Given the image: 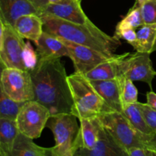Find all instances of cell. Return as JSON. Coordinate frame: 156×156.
Masks as SVG:
<instances>
[{"mask_svg": "<svg viewBox=\"0 0 156 156\" xmlns=\"http://www.w3.org/2000/svg\"><path fill=\"white\" fill-rule=\"evenodd\" d=\"M68 82L73 101L72 114L79 120L94 118L104 111H112L83 75L74 73L68 76Z\"/></svg>", "mask_w": 156, "mask_h": 156, "instance_id": "3", "label": "cell"}, {"mask_svg": "<svg viewBox=\"0 0 156 156\" xmlns=\"http://www.w3.org/2000/svg\"><path fill=\"white\" fill-rule=\"evenodd\" d=\"M98 119V118H97ZM75 156H129L126 149L119 144L101 125L99 139L92 149H79Z\"/></svg>", "mask_w": 156, "mask_h": 156, "instance_id": "12", "label": "cell"}, {"mask_svg": "<svg viewBox=\"0 0 156 156\" xmlns=\"http://www.w3.org/2000/svg\"><path fill=\"white\" fill-rule=\"evenodd\" d=\"M139 107L143 113L146 123L149 127L156 134V111L151 108L146 103L138 102Z\"/></svg>", "mask_w": 156, "mask_h": 156, "instance_id": "28", "label": "cell"}, {"mask_svg": "<svg viewBox=\"0 0 156 156\" xmlns=\"http://www.w3.org/2000/svg\"><path fill=\"white\" fill-rule=\"evenodd\" d=\"M50 117V111L37 101L25 102L16 119L19 132L32 140L39 138Z\"/></svg>", "mask_w": 156, "mask_h": 156, "instance_id": "8", "label": "cell"}, {"mask_svg": "<svg viewBox=\"0 0 156 156\" xmlns=\"http://www.w3.org/2000/svg\"><path fill=\"white\" fill-rule=\"evenodd\" d=\"M13 27L23 38L36 43L44 32V21L39 15L30 14L18 18Z\"/></svg>", "mask_w": 156, "mask_h": 156, "instance_id": "17", "label": "cell"}, {"mask_svg": "<svg viewBox=\"0 0 156 156\" xmlns=\"http://www.w3.org/2000/svg\"><path fill=\"white\" fill-rule=\"evenodd\" d=\"M146 98H147V104L151 108L156 111V94L154 91H151L147 92L146 94Z\"/></svg>", "mask_w": 156, "mask_h": 156, "instance_id": "32", "label": "cell"}, {"mask_svg": "<svg viewBox=\"0 0 156 156\" xmlns=\"http://www.w3.org/2000/svg\"><path fill=\"white\" fill-rule=\"evenodd\" d=\"M115 37H117L119 40H123V41H126L128 44L132 45L136 40V29L125 30L119 34Z\"/></svg>", "mask_w": 156, "mask_h": 156, "instance_id": "29", "label": "cell"}, {"mask_svg": "<svg viewBox=\"0 0 156 156\" xmlns=\"http://www.w3.org/2000/svg\"><path fill=\"white\" fill-rule=\"evenodd\" d=\"M23 61L27 71L30 72L37 65L39 62V56L37 52H35L30 42H27L23 53Z\"/></svg>", "mask_w": 156, "mask_h": 156, "instance_id": "27", "label": "cell"}, {"mask_svg": "<svg viewBox=\"0 0 156 156\" xmlns=\"http://www.w3.org/2000/svg\"><path fill=\"white\" fill-rule=\"evenodd\" d=\"M150 146H151V147L153 148V149H155L156 150V139L155 140H154V141H152V143H151Z\"/></svg>", "mask_w": 156, "mask_h": 156, "instance_id": "34", "label": "cell"}, {"mask_svg": "<svg viewBox=\"0 0 156 156\" xmlns=\"http://www.w3.org/2000/svg\"><path fill=\"white\" fill-rule=\"evenodd\" d=\"M44 156H53L50 151V148H45V152H44Z\"/></svg>", "mask_w": 156, "mask_h": 156, "instance_id": "33", "label": "cell"}, {"mask_svg": "<svg viewBox=\"0 0 156 156\" xmlns=\"http://www.w3.org/2000/svg\"><path fill=\"white\" fill-rule=\"evenodd\" d=\"M40 16L53 17L82 24L92 22L82 10L81 0H62L50 3Z\"/></svg>", "mask_w": 156, "mask_h": 156, "instance_id": "11", "label": "cell"}, {"mask_svg": "<svg viewBox=\"0 0 156 156\" xmlns=\"http://www.w3.org/2000/svg\"><path fill=\"white\" fill-rule=\"evenodd\" d=\"M0 61L2 69L15 68L26 70L23 53L26 43L10 24L0 20ZM27 71V70H26Z\"/></svg>", "mask_w": 156, "mask_h": 156, "instance_id": "6", "label": "cell"}, {"mask_svg": "<svg viewBox=\"0 0 156 156\" xmlns=\"http://www.w3.org/2000/svg\"><path fill=\"white\" fill-rule=\"evenodd\" d=\"M44 21V30L66 41L87 46L109 56L116 54L121 45L120 40L107 34L93 22L77 24L60 18L41 16Z\"/></svg>", "mask_w": 156, "mask_h": 156, "instance_id": "2", "label": "cell"}, {"mask_svg": "<svg viewBox=\"0 0 156 156\" xmlns=\"http://www.w3.org/2000/svg\"><path fill=\"white\" fill-rule=\"evenodd\" d=\"M131 46L136 51L151 54L156 50V24H144L136 30V40Z\"/></svg>", "mask_w": 156, "mask_h": 156, "instance_id": "20", "label": "cell"}, {"mask_svg": "<svg viewBox=\"0 0 156 156\" xmlns=\"http://www.w3.org/2000/svg\"><path fill=\"white\" fill-rule=\"evenodd\" d=\"M30 73L35 101L45 106L51 116L72 114L73 97L66 68L60 59L39 60Z\"/></svg>", "mask_w": 156, "mask_h": 156, "instance_id": "1", "label": "cell"}, {"mask_svg": "<svg viewBox=\"0 0 156 156\" xmlns=\"http://www.w3.org/2000/svg\"><path fill=\"white\" fill-rule=\"evenodd\" d=\"M62 1V0H49V2H50V3H56V2H60ZM82 1V0H81Z\"/></svg>", "mask_w": 156, "mask_h": 156, "instance_id": "35", "label": "cell"}, {"mask_svg": "<svg viewBox=\"0 0 156 156\" xmlns=\"http://www.w3.org/2000/svg\"><path fill=\"white\" fill-rule=\"evenodd\" d=\"M79 133L76 142V151L79 149H92L99 139L101 124L97 117L79 120Z\"/></svg>", "mask_w": 156, "mask_h": 156, "instance_id": "16", "label": "cell"}, {"mask_svg": "<svg viewBox=\"0 0 156 156\" xmlns=\"http://www.w3.org/2000/svg\"><path fill=\"white\" fill-rule=\"evenodd\" d=\"M138 102L132 105H124L123 107L122 113L137 130L148 136L156 138V134L151 129L148 123H146L144 116L139 107Z\"/></svg>", "mask_w": 156, "mask_h": 156, "instance_id": "21", "label": "cell"}, {"mask_svg": "<svg viewBox=\"0 0 156 156\" xmlns=\"http://www.w3.org/2000/svg\"><path fill=\"white\" fill-rule=\"evenodd\" d=\"M39 60H50L68 56L69 50L61 39L50 33L44 31L35 43Z\"/></svg>", "mask_w": 156, "mask_h": 156, "instance_id": "13", "label": "cell"}, {"mask_svg": "<svg viewBox=\"0 0 156 156\" xmlns=\"http://www.w3.org/2000/svg\"><path fill=\"white\" fill-rule=\"evenodd\" d=\"M0 156H5V155H3L2 154H0Z\"/></svg>", "mask_w": 156, "mask_h": 156, "instance_id": "37", "label": "cell"}, {"mask_svg": "<svg viewBox=\"0 0 156 156\" xmlns=\"http://www.w3.org/2000/svg\"><path fill=\"white\" fill-rule=\"evenodd\" d=\"M19 133L16 120L0 118V154L9 155Z\"/></svg>", "mask_w": 156, "mask_h": 156, "instance_id": "19", "label": "cell"}, {"mask_svg": "<svg viewBox=\"0 0 156 156\" xmlns=\"http://www.w3.org/2000/svg\"><path fill=\"white\" fill-rule=\"evenodd\" d=\"M77 119L72 114H56L49 119L47 126L52 131L55 140V146L50 148L53 156H75L79 130Z\"/></svg>", "mask_w": 156, "mask_h": 156, "instance_id": "5", "label": "cell"}, {"mask_svg": "<svg viewBox=\"0 0 156 156\" xmlns=\"http://www.w3.org/2000/svg\"><path fill=\"white\" fill-rule=\"evenodd\" d=\"M40 13L29 0H0V20L14 26L18 18L25 15Z\"/></svg>", "mask_w": 156, "mask_h": 156, "instance_id": "15", "label": "cell"}, {"mask_svg": "<svg viewBox=\"0 0 156 156\" xmlns=\"http://www.w3.org/2000/svg\"><path fill=\"white\" fill-rule=\"evenodd\" d=\"M129 156H150L149 148H133L128 151Z\"/></svg>", "mask_w": 156, "mask_h": 156, "instance_id": "31", "label": "cell"}, {"mask_svg": "<svg viewBox=\"0 0 156 156\" xmlns=\"http://www.w3.org/2000/svg\"><path fill=\"white\" fill-rule=\"evenodd\" d=\"M29 2L37 9L40 15L44 12V9L47 8V6L50 4L49 0H29Z\"/></svg>", "mask_w": 156, "mask_h": 156, "instance_id": "30", "label": "cell"}, {"mask_svg": "<svg viewBox=\"0 0 156 156\" xmlns=\"http://www.w3.org/2000/svg\"><path fill=\"white\" fill-rule=\"evenodd\" d=\"M145 24H156V0H145L140 3Z\"/></svg>", "mask_w": 156, "mask_h": 156, "instance_id": "26", "label": "cell"}, {"mask_svg": "<svg viewBox=\"0 0 156 156\" xmlns=\"http://www.w3.org/2000/svg\"><path fill=\"white\" fill-rule=\"evenodd\" d=\"M156 76L150 54L136 52L126 53L119 64V77L146 82L152 89V80Z\"/></svg>", "mask_w": 156, "mask_h": 156, "instance_id": "9", "label": "cell"}, {"mask_svg": "<svg viewBox=\"0 0 156 156\" xmlns=\"http://www.w3.org/2000/svg\"><path fill=\"white\" fill-rule=\"evenodd\" d=\"M137 2H139L140 3H141V2H144L145 0H136Z\"/></svg>", "mask_w": 156, "mask_h": 156, "instance_id": "36", "label": "cell"}, {"mask_svg": "<svg viewBox=\"0 0 156 156\" xmlns=\"http://www.w3.org/2000/svg\"><path fill=\"white\" fill-rule=\"evenodd\" d=\"M0 89L10 98L27 102L35 98L33 81L30 72L15 68H4L1 73Z\"/></svg>", "mask_w": 156, "mask_h": 156, "instance_id": "7", "label": "cell"}, {"mask_svg": "<svg viewBox=\"0 0 156 156\" xmlns=\"http://www.w3.org/2000/svg\"><path fill=\"white\" fill-rule=\"evenodd\" d=\"M60 38V37H59ZM69 50V57L74 65L75 73L85 75L111 56L87 46L81 45L60 38Z\"/></svg>", "mask_w": 156, "mask_h": 156, "instance_id": "10", "label": "cell"}, {"mask_svg": "<svg viewBox=\"0 0 156 156\" xmlns=\"http://www.w3.org/2000/svg\"><path fill=\"white\" fill-rule=\"evenodd\" d=\"M24 103L10 98L2 90H0V118L16 120Z\"/></svg>", "mask_w": 156, "mask_h": 156, "instance_id": "24", "label": "cell"}, {"mask_svg": "<svg viewBox=\"0 0 156 156\" xmlns=\"http://www.w3.org/2000/svg\"><path fill=\"white\" fill-rule=\"evenodd\" d=\"M45 148L39 146L33 140L21 133L17 137L12 151L7 156H44Z\"/></svg>", "mask_w": 156, "mask_h": 156, "instance_id": "22", "label": "cell"}, {"mask_svg": "<svg viewBox=\"0 0 156 156\" xmlns=\"http://www.w3.org/2000/svg\"><path fill=\"white\" fill-rule=\"evenodd\" d=\"M125 55L126 53L120 55L115 54L83 76L88 80H111L117 79L119 77V64Z\"/></svg>", "mask_w": 156, "mask_h": 156, "instance_id": "18", "label": "cell"}, {"mask_svg": "<svg viewBox=\"0 0 156 156\" xmlns=\"http://www.w3.org/2000/svg\"><path fill=\"white\" fill-rule=\"evenodd\" d=\"M143 15H142L141 5L139 2H136L135 5L132 9H129L128 13L125 15L124 18L119 21L115 29L114 37L117 36L120 33L128 29L140 28L144 25Z\"/></svg>", "mask_w": 156, "mask_h": 156, "instance_id": "23", "label": "cell"}, {"mask_svg": "<svg viewBox=\"0 0 156 156\" xmlns=\"http://www.w3.org/2000/svg\"><path fill=\"white\" fill-rule=\"evenodd\" d=\"M120 83V95L123 107L138 102V90L133 84V81L126 78H118Z\"/></svg>", "mask_w": 156, "mask_h": 156, "instance_id": "25", "label": "cell"}, {"mask_svg": "<svg viewBox=\"0 0 156 156\" xmlns=\"http://www.w3.org/2000/svg\"><path fill=\"white\" fill-rule=\"evenodd\" d=\"M105 103L112 111L123 112L119 79L111 80H89Z\"/></svg>", "mask_w": 156, "mask_h": 156, "instance_id": "14", "label": "cell"}, {"mask_svg": "<svg viewBox=\"0 0 156 156\" xmlns=\"http://www.w3.org/2000/svg\"><path fill=\"white\" fill-rule=\"evenodd\" d=\"M97 118L102 127L127 151L133 148L149 147L156 139L137 130L123 113L114 111H104Z\"/></svg>", "mask_w": 156, "mask_h": 156, "instance_id": "4", "label": "cell"}]
</instances>
